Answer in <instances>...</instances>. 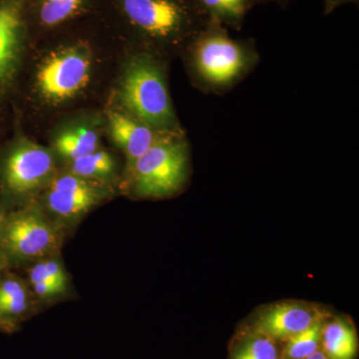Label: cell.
<instances>
[{
  "mask_svg": "<svg viewBox=\"0 0 359 359\" xmlns=\"http://www.w3.org/2000/svg\"><path fill=\"white\" fill-rule=\"evenodd\" d=\"M128 114L161 133L180 134L166 78L152 56L140 54L127 65L119 88Z\"/></svg>",
  "mask_w": 359,
  "mask_h": 359,
  "instance_id": "1",
  "label": "cell"
},
{
  "mask_svg": "<svg viewBox=\"0 0 359 359\" xmlns=\"http://www.w3.org/2000/svg\"><path fill=\"white\" fill-rule=\"evenodd\" d=\"M181 134H165L130 169L134 192L162 198L178 192L188 175V147Z\"/></svg>",
  "mask_w": 359,
  "mask_h": 359,
  "instance_id": "2",
  "label": "cell"
},
{
  "mask_svg": "<svg viewBox=\"0 0 359 359\" xmlns=\"http://www.w3.org/2000/svg\"><path fill=\"white\" fill-rule=\"evenodd\" d=\"M193 65L198 77L211 87L229 86L250 63L242 45L219 32L203 33L194 42Z\"/></svg>",
  "mask_w": 359,
  "mask_h": 359,
  "instance_id": "3",
  "label": "cell"
},
{
  "mask_svg": "<svg viewBox=\"0 0 359 359\" xmlns=\"http://www.w3.org/2000/svg\"><path fill=\"white\" fill-rule=\"evenodd\" d=\"M123 9L132 25L161 41L181 36L196 23L191 9L179 0H124Z\"/></svg>",
  "mask_w": 359,
  "mask_h": 359,
  "instance_id": "4",
  "label": "cell"
},
{
  "mask_svg": "<svg viewBox=\"0 0 359 359\" xmlns=\"http://www.w3.org/2000/svg\"><path fill=\"white\" fill-rule=\"evenodd\" d=\"M91 61L77 47L62 49L49 56L37 73L40 93L49 101L67 100L88 83Z\"/></svg>",
  "mask_w": 359,
  "mask_h": 359,
  "instance_id": "5",
  "label": "cell"
},
{
  "mask_svg": "<svg viewBox=\"0 0 359 359\" xmlns=\"http://www.w3.org/2000/svg\"><path fill=\"white\" fill-rule=\"evenodd\" d=\"M53 226L35 211L18 212L7 222L4 242L13 256L37 259L50 252L57 244Z\"/></svg>",
  "mask_w": 359,
  "mask_h": 359,
  "instance_id": "6",
  "label": "cell"
},
{
  "mask_svg": "<svg viewBox=\"0 0 359 359\" xmlns=\"http://www.w3.org/2000/svg\"><path fill=\"white\" fill-rule=\"evenodd\" d=\"M53 169V157L47 149L25 142L14 149L7 158L4 180L13 192L28 193L41 186Z\"/></svg>",
  "mask_w": 359,
  "mask_h": 359,
  "instance_id": "7",
  "label": "cell"
},
{
  "mask_svg": "<svg viewBox=\"0 0 359 359\" xmlns=\"http://www.w3.org/2000/svg\"><path fill=\"white\" fill-rule=\"evenodd\" d=\"M323 320H327V314L318 306L304 302H283L264 311L255 323L252 332L285 341Z\"/></svg>",
  "mask_w": 359,
  "mask_h": 359,
  "instance_id": "8",
  "label": "cell"
},
{
  "mask_svg": "<svg viewBox=\"0 0 359 359\" xmlns=\"http://www.w3.org/2000/svg\"><path fill=\"white\" fill-rule=\"evenodd\" d=\"M98 201L96 189L74 174L54 179L47 194L49 209L63 218L81 216Z\"/></svg>",
  "mask_w": 359,
  "mask_h": 359,
  "instance_id": "9",
  "label": "cell"
},
{
  "mask_svg": "<svg viewBox=\"0 0 359 359\" xmlns=\"http://www.w3.org/2000/svg\"><path fill=\"white\" fill-rule=\"evenodd\" d=\"M23 21L18 1L0 4V84L15 73L22 49Z\"/></svg>",
  "mask_w": 359,
  "mask_h": 359,
  "instance_id": "10",
  "label": "cell"
},
{
  "mask_svg": "<svg viewBox=\"0 0 359 359\" xmlns=\"http://www.w3.org/2000/svg\"><path fill=\"white\" fill-rule=\"evenodd\" d=\"M111 137L124 151L129 170L156 141L165 134L151 128L126 113L113 112L109 116Z\"/></svg>",
  "mask_w": 359,
  "mask_h": 359,
  "instance_id": "11",
  "label": "cell"
},
{
  "mask_svg": "<svg viewBox=\"0 0 359 359\" xmlns=\"http://www.w3.org/2000/svg\"><path fill=\"white\" fill-rule=\"evenodd\" d=\"M358 335L353 325L344 318L325 321L320 348L330 359H354L358 353Z\"/></svg>",
  "mask_w": 359,
  "mask_h": 359,
  "instance_id": "12",
  "label": "cell"
},
{
  "mask_svg": "<svg viewBox=\"0 0 359 359\" xmlns=\"http://www.w3.org/2000/svg\"><path fill=\"white\" fill-rule=\"evenodd\" d=\"M99 137L94 130L77 128L67 130L57 137L56 151L65 159L74 161L98 148Z\"/></svg>",
  "mask_w": 359,
  "mask_h": 359,
  "instance_id": "13",
  "label": "cell"
},
{
  "mask_svg": "<svg viewBox=\"0 0 359 359\" xmlns=\"http://www.w3.org/2000/svg\"><path fill=\"white\" fill-rule=\"evenodd\" d=\"M325 320L318 321L304 332L285 340L280 359H306L320 348L321 332Z\"/></svg>",
  "mask_w": 359,
  "mask_h": 359,
  "instance_id": "14",
  "label": "cell"
},
{
  "mask_svg": "<svg viewBox=\"0 0 359 359\" xmlns=\"http://www.w3.org/2000/svg\"><path fill=\"white\" fill-rule=\"evenodd\" d=\"M27 297L25 285L20 280L7 278L0 283V318L8 328L11 325L6 318L25 313L28 306Z\"/></svg>",
  "mask_w": 359,
  "mask_h": 359,
  "instance_id": "15",
  "label": "cell"
},
{
  "mask_svg": "<svg viewBox=\"0 0 359 359\" xmlns=\"http://www.w3.org/2000/svg\"><path fill=\"white\" fill-rule=\"evenodd\" d=\"M280 353L276 340L252 332L236 348L231 359H280Z\"/></svg>",
  "mask_w": 359,
  "mask_h": 359,
  "instance_id": "16",
  "label": "cell"
},
{
  "mask_svg": "<svg viewBox=\"0 0 359 359\" xmlns=\"http://www.w3.org/2000/svg\"><path fill=\"white\" fill-rule=\"evenodd\" d=\"M71 171L82 179H105L114 171V162L105 151L96 150L72 161Z\"/></svg>",
  "mask_w": 359,
  "mask_h": 359,
  "instance_id": "17",
  "label": "cell"
},
{
  "mask_svg": "<svg viewBox=\"0 0 359 359\" xmlns=\"http://www.w3.org/2000/svg\"><path fill=\"white\" fill-rule=\"evenodd\" d=\"M32 285L39 283H50L62 294L67 289V276L62 264L56 259H45L35 264L29 273Z\"/></svg>",
  "mask_w": 359,
  "mask_h": 359,
  "instance_id": "18",
  "label": "cell"
},
{
  "mask_svg": "<svg viewBox=\"0 0 359 359\" xmlns=\"http://www.w3.org/2000/svg\"><path fill=\"white\" fill-rule=\"evenodd\" d=\"M83 0H42L40 6V20L43 25L53 26L73 15Z\"/></svg>",
  "mask_w": 359,
  "mask_h": 359,
  "instance_id": "19",
  "label": "cell"
},
{
  "mask_svg": "<svg viewBox=\"0 0 359 359\" xmlns=\"http://www.w3.org/2000/svg\"><path fill=\"white\" fill-rule=\"evenodd\" d=\"M203 8L228 21H237L245 13L247 0H199Z\"/></svg>",
  "mask_w": 359,
  "mask_h": 359,
  "instance_id": "20",
  "label": "cell"
},
{
  "mask_svg": "<svg viewBox=\"0 0 359 359\" xmlns=\"http://www.w3.org/2000/svg\"><path fill=\"white\" fill-rule=\"evenodd\" d=\"M306 359H330L328 358L327 354L323 353V349L318 348V351H316V353H313L311 354V355H309L308 358Z\"/></svg>",
  "mask_w": 359,
  "mask_h": 359,
  "instance_id": "21",
  "label": "cell"
},
{
  "mask_svg": "<svg viewBox=\"0 0 359 359\" xmlns=\"http://www.w3.org/2000/svg\"><path fill=\"white\" fill-rule=\"evenodd\" d=\"M0 328H8L6 323H4V321L0 318Z\"/></svg>",
  "mask_w": 359,
  "mask_h": 359,
  "instance_id": "22",
  "label": "cell"
},
{
  "mask_svg": "<svg viewBox=\"0 0 359 359\" xmlns=\"http://www.w3.org/2000/svg\"><path fill=\"white\" fill-rule=\"evenodd\" d=\"M0 264H1V262H0Z\"/></svg>",
  "mask_w": 359,
  "mask_h": 359,
  "instance_id": "23",
  "label": "cell"
}]
</instances>
